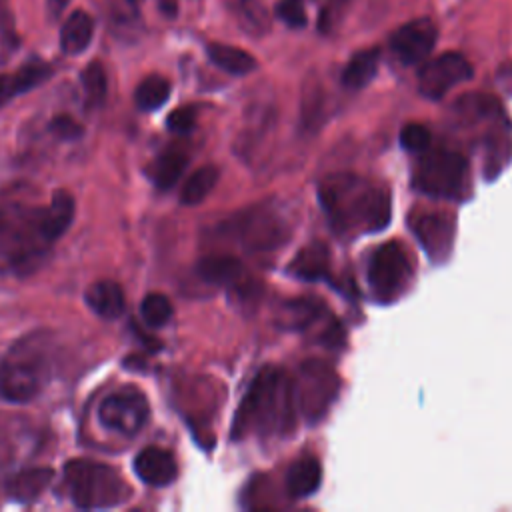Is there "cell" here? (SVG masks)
<instances>
[{"mask_svg": "<svg viewBox=\"0 0 512 512\" xmlns=\"http://www.w3.org/2000/svg\"><path fill=\"white\" fill-rule=\"evenodd\" d=\"M286 310H288L286 320H288L290 328H304V326H308L312 320L318 318L320 306H318L316 302L304 298V300H292V302H288Z\"/></svg>", "mask_w": 512, "mask_h": 512, "instance_id": "cell-30", "label": "cell"}, {"mask_svg": "<svg viewBox=\"0 0 512 512\" xmlns=\"http://www.w3.org/2000/svg\"><path fill=\"white\" fill-rule=\"evenodd\" d=\"M412 280V266L406 250L398 242L378 246L368 264V284L380 302L400 298Z\"/></svg>", "mask_w": 512, "mask_h": 512, "instance_id": "cell-8", "label": "cell"}, {"mask_svg": "<svg viewBox=\"0 0 512 512\" xmlns=\"http://www.w3.org/2000/svg\"><path fill=\"white\" fill-rule=\"evenodd\" d=\"M50 132L56 134L60 140H76V138L82 136V124L76 122L68 114H60V116L52 118Z\"/></svg>", "mask_w": 512, "mask_h": 512, "instance_id": "cell-34", "label": "cell"}, {"mask_svg": "<svg viewBox=\"0 0 512 512\" xmlns=\"http://www.w3.org/2000/svg\"><path fill=\"white\" fill-rule=\"evenodd\" d=\"M84 300L88 308L106 320H116L124 314L126 298L120 284L112 280H98L90 284L84 292Z\"/></svg>", "mask_w": 512, "mask_h": 512, "instance_id": "cell-15", "label": "cell"}, {"mask_svg": "<svg viewBox=\"0 0 512 512\" xmlns=\"http://www.w3.org/2000/svg\"><path fill=\"white\" fill-rule=\"evenodd\" d=\"M412 230L434 262H442L450 256L454 244V220L438 212H422L412 218Z\"/></svg>", "mask_w": 512, "mask_h": 512, "instance_id": "cell-12", "label": "cell"}, {"mask_svg": "<svg viewBox=\"0 0 512 512\" xmlns=\"http://www.w3.org/2000/svg\"><path fill=\"white\" fill-rule=\"evenodd\" d=\"M148 414H150L148 400L134 386L118 388L116 392L108 394L98 406L100 424L124 436H134L136 432H140V428L148 420Z\"/></svg>", "mask_w": 512, "mask_h": 512, "instance_id": "cell-9", "label": "cell"}, {"mask_svg": "<svg viewBox=\"0 0 512 512\" xmlns=\"http://www.w3.org/2000/svg\"><path fill=\"white\" fill-rule=\"evenodd\" d=\"M298 408L292 380L276 370L264 368L250 384L232 424V436L240 438L252 430L258 434H284L296 424Z\"/></svg>", "mask_w": 512, "mask_h": 512, "instance_id": "cell-2", "label": "cell"}, {"mask_svg": "<svg viewBox=\"0 0 512 512\" xmlns=\"http://www.w3.org/2000/svg\"><path fill=\"white\" fill-rule=\"evenodd\" d=\"M206 54L212 60V64H216L218 68H222L228 74L244 76L256 68V60L252 54H248L242 48L230 46V44L212 42L206 46Z\"/></svg>", "mask_w": 512, "mask_h": 512, "instance_id": "cell-23", "label": "cell"}, {"mask_svg": "<svg viewBox=\"0 0 512 512\" xmlns=\"http://www.w3.org/2000/svg\"><path fill=\"white\" fill-rule=\"evenodd\" d=\"M196 124V108L194 106H182V108H176L174 112L168 114L166 118V126L170 132H176V134H188L192 132Z\"/></svg>", "mask_w": 512, "mask_h": 512, "instance_id": "cell-33", "label": "cell"}, {"mask_svg": "<svg viewBox=\"0 0 512 512\" xmlns=\"http://www.w3.org/2000/svg\"><path fill=\"white\" fill-rule=\"evenodd\" d=\"M250 252H266L282 246L290 236V224L280 210L260 204L242 210L222 226Z\"/></svg>", "mask_w": 512, "mask_h": 512, "instance_id": "cell-7", "label": "cell"}, {"mask_svg": "<svg viewBox=\"0 0 512 512\" xmlns=\"http://www.w3.org/2000/svg\"><path fill=\"white\" fill-rule=\"evenodd\" d=\"M140 316L146 326L160 328L172 318V304L164 294H158V292L146 294L140 304Z\"/></svg>", "mask_w": 512, "mask_h": 512, "instance_id": "cell-27", "label": "cell"}, {"mask_svg": "<svg viewBox=\"0 0 512 512\" xmlns=\"http://www.w3.org/2000/svg\"><path fill=\"white\" fill-rule=\"evenodd\" d=\"M94 34V20L84 10H74L60 28V50L68 56L84 52Z\"/></svg>", "mask_w": 512, "mask_h": 512, "instance_id": "cell-17", "label": "cell"}, {"mask_svg": "<svg viewBox=\"0 0 512 512\" xmlns=\"http://www.w3.org/2000/svg\"><path fill=\"white\" fill-rule=\"evenodd\" d=\"M86 98L90 104H100L106 98L108 82H106V72L100 62H90L82 74H80Z\"/></svg>", "mask_w": 512, "mask_h": 512, "instance_id": "cell-28", "label": "cell"}, {"mask_svg": "<svg viewBox=\"0 0 512 512\" xmlns=\"http://www.w3.org/2000/svg\"><path fill=\"white\" fill-rule=\"evenodd\" d=\"M234 10L248 32L262 34L268 28V16L258 0H236Z\"/></svg>", "mask_w": 512, "mask_h": 512, "instance_id": "cell-29", "label": "cell"}, {"mask_svg": "<svg viewBox=\"0 0 512 512\" xmlns=\"http://www.w3.org/2000/svg\"><path fill=\"white\" fill-rule=\"evenodd\" d=\"M218 180V170L214 166H202L196 172H192V176L186 180L182 194H180V202L186 206H194L200 204L214 188Z\"/></svg>", "mask_w": 512, "mask_h": 512, "instance_id": "cell-26", "label": "cell"}, {"mask_svg": "<svg viewBox=\"0 0 512 512\" xmlns=\"http://www.w3.org/2000/svg\"><path fill=\"white\" fill-rule=\"evenodd\" d=\"M298 416L308 424L320 422L340 392V378L330 364L312 358L300 364L292 380Z\"/></svg>", "mask_w": 512, "mask_h": 512, "instance_id": "cell-6", "label": "cell"}, {"mask_svg": "<svg viewBox=\"0 0 512 512\" xmlns=\"http://www.w3.org/2000/svg\"><path fill=\"white\" fill-rule=\"evenodd\" d=\"M168 96H170V82L160 74L146 76L134 92L136 106L144 112H152L160 108L162 104H166Z\"/></svg>", "mask_w": 512, "mask_h": 512, "instance_id": "cell-25", "label": "cell"}, {"mask_svg": "<svg viewBox=\"0 0 512 512\" xmlns=\"http://www.w3.org/2000/svg\"><path fill=\"white\" fill-rule=\"evenodd\" d=\"M54 472L50 468H28L12 474L6 482V494L16 502L36 500L52 482Z\"/></svg>", "mask_w": 512, "mask_h": 512, "instance_id": "cell-18", "label": "cell"}, {"mask_svg": "<svg viewBox=\"0 0 512 512\" xmlns=\"http://www.w3.org/2000/svg\"><path fill=\"white\" fill-rule=\"evenodd\" d=\"M400 144L408 152H424L430 144V130L422 124H406L400 132Z\"/></svg>", "mask_w": 512, "mask_h": 512, "instance_id": "cell-31", "label": "cell"}, {"mask_svg": "<svg viewBox=\"0 0 512 512\" xmlns=\"http://www.w3.org/2000/svg\"><path fill=\"white\" fill-rule=\"evenodd\" d=\"M196 272L204 282L216 286H238L244 278V266L234 256H204Z\"/></svg>", "mask_w": 512, "mask_h": 512, "instance_id": "cell-19", "label": "cell"}, {"mask_svg": "<svg viewBox=\"0 0 512 512\" xmlns=\"http://www.w3.org/2000/svg\"><path fill=\"white\" fill-rule=\"evenodd\" d=\"M68 4V0H46V6H48V14L52 18H58L64 10V6Z\"/></svg>", "mask_w": 512, "mask_h": 512, "instance_id": "cell-36", "label": "cell"}, {"mask_svg": "<svg viewBox=\"0 0 512 512\" xmlns=\"http://www.w3.org/2000/svg\"><path fill=\"white\" fill-rule=\"evenodd\" d=\"M412 184L432 198L462 200L470 192V168L458 152L432 150L416 162Z\"/></svg>", "mask_w": 512, "mask_h": 512, "instance_id": "cell-5", "label": "cell"}, {"mask_svg": "<svg viewBox=\"0 0 512 512\" xmlns=\"http://www.w3.org/2000/svg\"><path fill=\"white\" fill-rule=\"evenodd\" d=\"M0 216H2V214H0Z\"/></svg>", "mask_w": 512, "mask_h": 512, "instance_id": "cell-38", "label": "cell"}, {"mask_svg": "<svg viewBox=\"0 0 512 512\" xmlns=\"http://www.w3.org/2000/svg\"><path fill=\"white\" fill-rule=\"evenodd\" d=\"M48 378V356L36 340L18 342L0 360V396L10 402L36 398Z\"/></svg>", "mask_w": 512, "mask_h": 512, "instance_id": "cell-4", "label": "cell"}, {"mask_svg": "<svg viewBox=\"0 0 512 512\" xmlns=\"http://www.w3.org/2000/svg\"><path fill=\"white\" fill-rule=\"evenodd\" d=\"M132 2H138V0H132Z\"/></svg>", "mask_w": 512, "mask_h": 512, "instance_id": "cell-37", "label": "cell"}, {"mask_svg": "<svg viewBox=\"0 0 512 512\" xmlns=\"http://www.w3.org/2000/svg\"><path fill=\"white\" fill-rule=\"evenodd\" d=\"M136 476L150 486H168L176 474V460L168 450L158 446H148L134 458Z\"/></svg>", "mask_w": 512, "mask_h": 512, "instance_id": "cell-13", "label": "cell"}, {"mask_svg": "<svg viewBox=\"0 0 512 512\" xmlns=\"http://www.w3.org/2000/svg\"><path fill=\"white\" fill-rule=\"evenodd\" d=\"M320 480V462L314 456H302L290 466L286 474V490L292 498H306L318 490Z\"/></svg>", "mask_w": 512, "mask_h": 512, "instance_id": "cell-20", "label": "cell"}, {"mask_svg": "<svg viewBox=\"0 0 512 512\" xmlns=\"http://www.w3.org/2000/svg\"><path fill=\"white\" fill-rule=\"evenodd\" d=\"M436 38L438 30L434 22L428 18H418L402 24L398 30L392 32L390 48L402 64L412 66L428 58L436 44Z\"/></svg>", "mask_w": 512, "mask_h": 512, "instance_id": "cell-11", "label": "cell"}, {"mask_svg": "<svg viewBox=\"0 0 512 512\" xmlns=\"http://www.w3.org/2000/svg\"><path fill=\"white\" fill-rule=\"evenodd\" d=\"M330 268V252L324 244L314 242L304 246L296 258L290 262V272L300 280H320L328 276Z\"/></svg>", "mask_w": 512, "mask_h": 512, "instance_id": "cell-21", "label": "cell"}, {"mask_svg": "<svg viewBox=\"0 0 512 512\" xmlns=\"http://www.w3.org/2000/svg\"><path fill=\"white\" fill-rule=\"evenodd\" d=\"M276 16L286 22L290 28H304L306 26V12L300 0H280L276 4Z\"/></svg>", "mask_w": 512, "mask_h": 512, "instance_id": "cell-32", "label": "cell"}, {"mask_svg": "<svg viewBox=\"0 0 512 512\" xmlns=\"http://www.w3.org/2000/svg\"><path fill=\"white\" fill-rule=\"evenodd\" d=\"M318 198L330 226L340 236L380 232L392 216L384 186L356 174H332L318 186Z\"/></svg>", "mask_w": 512, "mask_h": 512, "instance_id": "cell-1", "label": "cell"}, {"mask_svg": "<svg viewBox=\"0 0 512 512\" xmlns=\"http://www.w3.org/2000/svg\"><path fill=\"white\" fill-rule=\"evenodd\" d=\"M470 62L458 52H444L428 60L418 70V92L430 100H440L454 86L472 78Z\"/></svg>", "mask_w": 512, "mask_h": 512, "instance_id": "cell-10", "label": "cell"}, {"mask_svg": "<svg viewBox=\"0 0 512 512\" xmlns=\"http://www.w3.org/2000/svg\"><path fill=\"white\" fill-rule=\"evenodd\" d=\"M0 40L14 46L18 44L16 26H14V14L6 0H0Z\"/></svg>", "mask_w": 512, "mask_h": 512, "instance_id": "cell-35", "label": "cell"}, {"mask_svg": "<svg viewBox=\"0 0 512 512\" xmlns=\"http://www.w3.org/2000/svg\"><path fill=\"white\" fill-rule=\"evenodd\" d=\"M50 76V66L44 62H28L12 74H0V106L10 102L14 96L24 94Z\"/></svg>", "mask_w": 512, "mask_h": 512, "instance_id": "cell-16", "label": "cell"}, {"mask_svg": "<svg viewBox=\"0 0 512 512\" xmlns=\"http://www.w3.org/2000/svg\"><path fill=\"white\" fill-rule=\"evenodd\" d=\"M64 486L84 510L112 508L130 496V486L116 468L90 458H74L64 466Z\"/></svg>", "mask_w": 512, "mask_h": 512, "instance_id": "cell-3", "label": "cell"}, {"mask_svg": "<svg viewBox=\"0 0 512 512\" xmlns=\"http://www.w3.org/2000/svg\"><path fill=\"white\" fill-rule=\"evenodd\" d=\"M186 166H188V154L182 152L180 148H168L156 158L150 170V178L156 184V188L168 190L180 180Z\"/></svg>", "mask_w": 512, "mask_h": 512, "instance_id": "cell-24", "label": "cell"}, {"mask_svg": "<svg viewBox=\"0 0 512 512\" xmlns=\"http://www.w3.org/2000/svg\"><path fill=\"white\" fill-rule=\"evenodd\" d=\"M74 198L66 190H56L50 204L40 208V230L46 242L54 244L72 224L74 218Z\"/></svg>", "mask_w": 512, "mask_h": 512, "instance_id": "cell-14", "label": "cell"}, {"mask_svg": "<svg viewBox=\"0 0 512 512\" xmlns=\"http://www.w3.org/2000/svg\"><path fill=\"white\" fill-rule=\"evenodd\" d=\"M378 62H380L378 48H368V50L356 52L342 70V84L350 90L364 88L376 76Z\"/></svg>", "mask_w": 512, "mask_h": 512, "instance_id": "cell-22", "label": "cell"}]
</instances>
